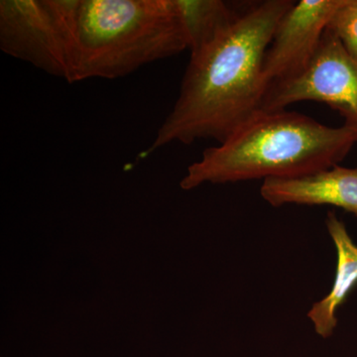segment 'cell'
Returning <instances> with one entry per match:
<instances>
[{"label": "cell", "mask_w": 357, "mask_h": 357, "mask_svg": "<svg viewBox=\"0 0 357 357\" xmlns=\"http://www.w3.org/2000/svg\"><path fill=\"white\" fill-rule=\"evenodd\" d=\"M260 195L274 208L332 206L357 217V168L335 165L304 177L266 178Z\"/></svg>", "instance_id": "52a82bcc"}, {"label": "cell", "mask_w": 357, "mask_h": 357, "mask_svg": "<svg viewBox=\"0 0 357 357\" xmlns=\"http://www.w3.org/2000/svg\"><path fill=\"white\" fill-rule=\"evenodd\" d=\"M326 227L337 251L335 280L330 292L312 305L307 319L314 332L321 338H330L335 333L338 309L347 302L349 294L357 285V245L347 231L344 222L335 211H328Z\"/></svg>", "instance_id": "ba28073f"}, {"label": "cell", "mask_w": 357, "mask_h": 357, "mask_svg": "<svg viewBox=\"0 0 357 357\" xmlns=\"http://www.w3.org/2000/svg\"><path fill=\"white\" fill-rule=\"evenodd\" d=\"M342 3L344 0H301L293 4L277 25L265 54L262 75L267 86L307 69Z\"/></svg>", "instance_id": "8992f818"}, {"label": "cell", "mask_w": 357, "mask_h": 357, "mask_svg": "<svg viewBox=\"0 0 357 357\" xmlns=\"http://www.w3.org/2000/svg\"><path fill=\"white\" fill-rule=\"evenodd\" d=\"M301 102L325 103L357 132V60L328 28L304 72L268 86L262 109L283 110Z\"/></svg>", "instance_id": "5b68a950"}, {"label": "cell", "mask_w": 357, "mask_h": 357, "mask_svg": "<svg viewBox=\"0 0 357 357\" xmlns=\"http://www.w3.org/2000/svg\"><path fill=\"white\" fill-rule=\"evenodd\" d=\"M356 143V131L344 124L331 128L299 112L261 109L227 140L204 150L180 187L190 191L206 183L304 177L340 165Z\"/></svg>", "instance_id": "7a4b0ae2"}, {"label": "cell", "mask_w": 357, "mask_h": 357, "mask_svg": "<svg viewBox=\"0 0 357 357\" xmlns=\"http://www.w3.org/2000/svg\"><path fill=\"white\" fill-rule=\"evenodd\" d=\"M294 3L255 4L217 42L191 56L172 110L139 158L171 143L213 139L220 144L262 109L268 89L262 75L265 54Z\"/></svg>", "instance_id": "6da1fadb"}, {"label": "cell", "mask_w": 357, "mask_h": 357, "mask_svg": "<svg viewBox=\"0 0 357 357\" xmlns=\"http://www.w3.org/2000/svg\"><path fill=\"white\" fill-rule=\"evenodd\" d=\"M187 49L176 0H79L70 84L119 79Z\"/></svg>", "instance_id": "3957f363"}, {"label": "cell", "mask_w": 357, "mask_h": 357, "mask_svg": "<svg viewBox=\"0 0 357 357\" xmlns=\"http://www.w3.org/2000/svg\"><path fill=\"white\" fill-rule=\"evenodd\" d=\"M79 0H1L0 48L72 82Z\"/></svg>", "instance_id": "277c9868"}, {"label": "cell", "mask_w": 357, "mask_h": 357, "mask_svg": "<svg viewBox=\"0 0 357 357\" xmlns=\"http://www.w3.org/2000/svg\"><path fill=\"white\" fill-rule=\"evenodd\" d=\"M191 56L217 42L241 13L222 0H176Z\"/></svg>", "instance_id": "9c48e42d"}, {"label": "cell", "mask_w": 357, "mask_h": 357, "mask_svg": "<svg viewBox=\"0 0 357 357\" xmlns=\"http://www.w3.org/2000/svg\"><path fill=\"white\" fill-rule=\"evenodd\" d=\"M328 29L357 60V0H344L330 20Z\"/></svg>", "instance_id": "30bf717a"}]
</instances>
